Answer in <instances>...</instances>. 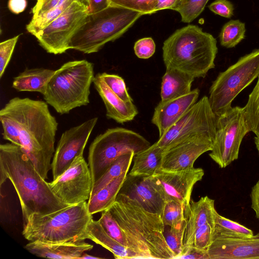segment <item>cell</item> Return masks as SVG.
I'll return each mask as SVG.
<instances>
[{
    "label": "cell",
    "mask_w": 259,
    "mask_h": 259,
    "mask_svg": "<svg viewBox=\"0 0 259 259\" xmlns=\"http://www.w3.org/2000/svg\"><path fill=\"white\" fill-rule=\"evenodd\" d=\"M3 139L20 147L46 180L51 169L58 123L47 102L15 97L0 110Z\"/></svg>",
    "instance_id": "1"
},
{
    "label": "cell",
    "mask_w": 259,
    "mask_h": 259,
    "mask_svg": "<svg viewBox=\"0 0 259 259\" xmlns=\"http://www.w3.org/2000/svg\"><path fill=\"white\" fill-rule=\"evenodd\" d=\"M0 184L9 179L17 193L24 222L33 214L46 215L70 206L52 191L22 148L12 143L0 145Z\"/></svg>",
    "instance_id": "2"
},
{
    "label": "cell",
    "mask_w": 259,
    "mask_h": 259,
    "mask_svg": "<svg viewBox=\"0 0 259 259\" xmlns=\"http://www.w3.org/2000/svg\"><path fill=\"white\" fill-rule=\"evenodd\" d=\"M218 53L217 40L195 25L177 29L163 42L162 58L166 68L185 72L195 78H204L214 68Z\"/></svg>",
    "instance_id": "3"
},
{
    "label": "cell",
    "mask_w": 259,
    "mask_h": 259,
    "mask_svg": "<svg viewBox=\"0 0 259 259\" xmlns=\"http://www.w3.org/2000/svg\"><path fill=\"white\" fill-rule=\"evenodd\" d=\"M125 236L127 247L143 258H174L164 235L160 215L115 201L108 208Z\"/></svg>",
    "instance_id": "4"
},
{
    "label": "cell",
    "mask_w": 259,
    "mask_h": 259,
    "mask_svg": "<svg viewBox=\"0 0 259 259\" xmlns=\"http://www.w3.org/2000/svg\"><path fill=\"white\" fill-rule=\"evenodd\" d=\"M142 15L112 5L99 12L88 14L71 37L69 48L84 54L97 52L107 42L120 37Z\"/></svg>",
    "instance_id": "5"
},
{
    "label": "cell",
    "mask_w": 259,
    "mask_h": 259,
    "mask_svg": "<svg viewBox=\"0 0 259 259\" xmlns=\"http://www.w3.org/2000/svg\"><path fill=\"white\" fill-rule=\"evenodd\" d=\"M93 219L86 201L46 215L33 214L24 222L22 235L29 241L60 243L84 241L82 236Z\"/></svg>",
    "instance_id": "6"
},
{
    "label": "cell",
    "mask_w": 259,
    "mask_h": 259,
    "mask_svg": "<svg viewBox=\"0 0 259 259\" xmlns=\"http://www.w3.org/2000/svg\"><path fill=\"white\" fill-rule=\"evenodd\" d=\"M94 77L92 63L86 60L67 62L55 70L44 98L57 113H68L90 103V87Z\"/></svg>",
    "instance_id": "7"
},
{
    "label": "cell",
    "mask_w": 259,
    "mask_h": 259,
    "mask_svg": "<svg viewBox=\"0 0 259 259\" xmlns=\"http://www.w3.org/2000/svg\"><path fill=\"white\" fill-rule=\"evenodd\" d=\"M150 146L147 139L133 131L119 127L107 129L95 138L89 148L88 164L93 183L121 155L129 152L136 154Z\"/></svg>",
    "instance_id": "8"
},
{
    "label": "cell",
    "mask_w": 259,
    "mask_h": 259,
    "mask_svg": "<svg viewBox=\"0 0 259 259\" xmlns=\"http://www.w3.org/2000/svg\"><path fill=\"white\" fill-rule=\"evenodd\" d=\"M259 75V48L221 72L209 89L211 108L217 116L230 109L233 101Z\"/></svg>",
    "instance_id": "9"
},
{
    "label": "cell",
    "mask_w": 259,
    "mask_h": 259,
    "mask_svg": "<svg viewBox=\"0 0 259 259\" xmlns=\"http://www.w3.org/2000/svg\"><path fill=\"white\" fill-rule=\"evenodd\" d=\"M217 116L206 96L202 97L156 142L163 150L178 144L196 140L212 142L216 131Z\"/></svg>",
    "instance_id": "10"
},
{
    "label": "cell",
    "mask_w": 259,
    "mask_h": 259,
    "mask_svg": "<svg viewBox=\"0 0 259 259\" xmlns=\"http://www.w3.org/2000/svg\"><path fill=\"white\" fill-rule=\"evenodd\" d=\"M244 107H231L217 116L216 131L210 157L225 168L238 158L243 138L249 132Z\"/></svg>",
    "instance_id": "11"
},
{
    "label": "cell",
    "mask_w": 259,
    "mask_h": 259,
    "mask_svg": "<svg viewBox=\"0 0 259 259\" xmlns=\"http://www.w3.org/2000/svg\"><path fill=\"white\" fill-rule=\"evenodd\" d=\"M88 14V3L76 1L61 15L35 35L48 53L61 54L69 50L70 39Z\"/></svg>",
    "instance_id": "12"
},
{
    "label": "cell",
    "mask_w": 259,
    "mask_h": 259,
    "mask_svg": "<svg viewBox=\"0 0 259 259\" xmlns=\"http://www.w3.org/2000/svg\"><path fill=\"white\" fill-rule=\"evenodd\" d=\"M116 201L161 216L166 198L154 176H132L127 174Z\"/></svg>",
    "instance_id": "13"
},
{
    "label": "cell",
    "mask_w": 259,
    "mask_h": 259,
    "mask_svg": "<svg viewBox=\"0 0 259 259\" xmlns=\"http://www.w3.org/2000/svg\"><path fill=\"white\" fill-rule=\"evenodd\" d=\"M93 184L91 169L83 155L77 157L66 170L49 183L54 193L68 205L89 200Z\"/></svg>",
    "instance_id": "14"
},
{
    "label": "cell",
    "mask_w": 259,
    "mask_h": 259,
    "mask_svg": "<svg viewBox=\"0 0 259 259\" xmlns=\"http://www.w3.org/2000/svg\"><path fill=\"white\" fill-rule=\"evenodd\" d=\"M97 121L98 117L91 118L63 133L51 163L53 180L66 170L77 157L83 155L84 148Z\"/></svg>",
    "instance_id": "15"
},
{
    "label": "cell",
    "mask_w": 259,
    "mask_h": 259,
    "mask_svg": "<svg viewBox=\"0 0 259 259\" xmlns=\"http://www.w3.org/2000/svg\"><path fill=\"white\" fill-rule=\"evenodd\" d=\"M204 175L202 168L193 167L172 171L159 169L153 176L161 186L166 201L174 200L185 206L191 200L194 186Z\"/></svg>",
    "instance_id": "16"
},
{
    "label": "cell",
    "mask_w": 259,
    "mask_h": 259,
    "mask_svg": "<svg viewBox=\"0 0 259 259\" xmlns=\"http://www.w3.org/2000/svg\"><path fill=\"white\" fill-rule=\"evenodd\" d=\"M212 147L210 140L189 141L172 146L163 150L159 169L172 171L193 167L196 159Z\"/></svg>",
    "instance_id": "17"
},
{
    "label": "cell",
    "mask_w": 259,
    "mask_h": 259,
    "mask_svg": "<svg viewBox=\"0 0 259 259\" xmlns=\"http://www.w3.org/2000/svg\"><path fill=\"white\" fill-rule=\"evenodd\" d=\"M207 251L209 259H259V233L248 237L213 240Z\"/></svg>",
    "instance_id": "18"
},
{
    "label": "cell",
    "mask_w": 259,
    "mask_h": 259,
    "mask_svg": "<svg viewBox=\"0 0 259 259\" xmlns=\"http://www.w3.org/2000/svg\"><path fill=\"white\" fill-rule=\"evenodd\" d=\"M200 94L198 88L188 94L173 99L160 101L154 109L151 122L161 137L197 101Z\"/></svg>",
    "instance_id": "19"
},
{
    "label": "cell",
    "mask_w": 259,
    "mask_h": 259,
    "mask_svg": "<svg viewBox=\"0 0 259 259\" xmlns=\"http://www.w3.org/2000/svg\"><path fill=\"white\" fill-rule=\"evenodd\" d=\"M216 211L214 200L207 196L202 197L197 201L191 200L189 203L185 206L186 226L183 239L184 247L192 246L194 234L201 226L208 223L213 227Z\"/></svg>",
    "instance_id": "20"
},
{
    "label": "cell",
    "mask_w": 259,
    "mask_h": 259,
    "mask_svg": "<svg viewBox=\"0 0 259 259\" xmlns=\"http://www.w3.org/2000/svg\"><path fill=\"white\" fill-rule=\"evenodd\" d=\"M93 83L105 105L107 118L123 124L133 120L138 114L133 102H125L121 99L109 88L101 76L97 74Z\"/></svg>",
    "instance_id": "21"
},
{
    "label": "cell",
    "mask_w": 259,
    "mask_h": 259,
    "mask_svg": "<svg viewBox=\"0 0 259 259\" xmlns=\"http://www.w3.org/2000/svg\"><path fill=\"white\" fill-rule=\"evenodd\" d=\"M24 247L37 256L56 259H79L85 251L93 248L84 241L60 243L30 241Z\"/></svg>",
    "instance_id": "22"
},
{
    "label": "cell",
    "mask_w": 259,
    "mask_h": 259,
    "mask_svg": "<svg viewBox=\"0 0 259 259\" xmlns=\"http://www.w3.org/2000/svg\"><path fill=\"white\" fill-rule=\"evenodd\" d=\"M90 239L108 249L116 259L143 258L134 250L111 237L105 231L99 221L91 220L82 236V240Z\"/></svg>",
    "instance_id": "23"
},
{
    "label": "cell",
    "mask_w": 259,
    "mask_h": 259,
    "mask_svg": "<svg viewBox=\"0 0 259 259\" xmlns=\"http://www.w3.org/2000/svg\"><path fill=\"white\" fill-rule=\"evenodd\" d=\"M195 78L176 69L167 68L162 77L160 97L166 101L185 96L191 90Z\"/></svg>",
    "instance_id": "24"
},
{
    "label": "cell",
    "mask_w": 259,
    "mask_h": 259,
    "mask_svg": "<svg viewBox=\"0 0 259 259\" xmlns=\"http://www.w3.org/2000/svg\"><path fill=\"white\" fill-rule=\"evenodd\" d=\"M55 72L44 68L26 69L14 78L12 87L19 92H38L43 95Z\"/></svg>",
    "instance_id": "25"
},
{
    "label": "cell",
    "mask_w": 259,
    "mask_h": 259,
    "mask_svg": "<svg viewBox=\"0 0 259 259\" xmlns=\"http://www.w3.org/2000/svg\"><path fill=\"white\" fill-rule=\"evenodd\" d=\"M163 150L155 142L133 157L134 164L128 173L132 176H153L160 168Z\"/></svg>",
    "instance_id": "26"
},
{
    "label": "cell",
    "mask_w": 259,
    "mask_h": 259,
    "mask_svg": "<svg viewBox=\"0 0 259 259\" xmlns=\"http://www.w3.org/2000/svg\"><path fill=\"white\" fill-rule=\"evenodd\" d=\"M127 174V172L123 173L89 198L88 209L91 214L102 212L111 206L116 201Z\"/></svg>",
    "instance_id": "27"
},
{
    "label": "cell",
    "mask_w": 259,
    "mask_h": 259,
    "mask_svg": "<svg viewBox=\"0 0 259 259\" xmlns=\"http://www.w3.org/2000/svg\"><path fill=\"white\" fill-rule=\"evenodd\" d=\"M253 235L251 230L221 215L215 211L211 241L217 239L248 237Z\"/></svg>",
    "instance_id": "28"
},
{
    "label": "cell",
    "mask_w": 259,
    "mask_h": 259,
    "mask_svg": "<svg viewBox=\"0 0 259 259\" xmlns=\"http://www.w3.org/2000/svg\"><path fill=\"white\" fill-rule=\"evenodd\" d=\"M135 154L133 152H129L114 161L104 173L93 183L90 197L123 173L127 172Z\"/></svg>",
    "instance_id": "29"
},
{
    "label": "cell",
    "mask_w": 259,
    "mask_h": 259,
    "mask_svg": "<svg viewBox=\"0 0 259 259\" xmlns=\"http://www.w3.org/2000/svg\"><path fill=\"white\" fill-rule=\"evenodd\" d=\"M76 1H84L88 3V0H61L59 4L54 8L36 17H32L30 22L26 25L27 31L35 36L39 31L61 15L74 2Z\"/></svg>",
    "instance_id": "30"
},
{
    "label": "cell",
    "mask_w": 259,
    "mask_h": 259,
    "mask_svg": "<svg viewBox=\"0 0 259 259\" xmlns=\"http://www.w3.org/2000/svg\"><path fill=\"white\" fill-rule=\"evenodd\" d=\"M245 24L239 20H232L223 27L220 34L221 45L232 48L238 45L245 37Z\"/></svg>",
    "instance_id": "31"
},
{
    "label": "cell",
    "mask_w": 259,
    "mask_h": 259,
    "mask_svg": "<svg viewBox=\"0 0 259 259\" xmlns=\"http://www.w3.org/2000/svg\"><path fill=\"white\" fill-rule=\"evenodd\" d=\"M244 108L250 132H252L256 137H259V75L256 85L249 94Z\"/></svg>",
    "instance_id": "32"
},
{
    "label": "cell",
    "mask_w": 259,
    "mask_h": 259,
    "mask_svg": "<svg viewBox=\"0 0 259 259\" xmlns=\"http://www.w3.org/2000/svg\"><path fill=\"white\" fill-rule=\"evenodd\" d=\"M209 0H179L174 10L181 15L184 23L194 20L203 11Z\"/></svg>",
    "instance_id": "33"
},
{
    "label": "cell",
    "mask_w": 259,
    "mask_h": 259,
    "mask_svg": "<svg viewBox=\"0 0 259 259\" xmlns=\"http://www.w3.org/2000/svg\"><path fill=\"white\" fill-rule=\"evenodd\" d=\"M184 205L174 200H167L161 215L165 226L178 227L185 222Z\"/></svg>",
    "instance_id": "34"
},
{
    "label": "cell",
    "mask_w": 259,
    "mask_h": 259,
    "mask_svg": "<svg viewBox=\"0 0 259 259\" xmlns=\"http://www.w3.org/2000/svg\"><path fill=\"white\" fill-rule=\"evenodd\" d=\"M98 221L108 235L127 247L124 232L108 209L102 212Z\"/></svg>",
    "instance_id": "35"
},
{
    "label": "cell",
    "mask_w": 259,
    "mask_h": 259,
    "mask_svg": "<svg viewBox=\"0 0 259 259\" xmlns=\"http://www.w3.org/2000/svg\"><path fill=\"white\" fill-rule=\"evenodd\" d=\"M186 226V221L180 226H165L164 235L166 242L176 258L181 253L183 249V239Z\"/></svg>",
    "instance_id": "36"
},
{
    "label": "cell",
    "mask_w": 259,
    "mask_h": 259,
    "mask_svg": "<svg viewBox=\"0 0 259 259\" xmlns=\"http://www.w3.org/2000/svg\"><path fill=\"white\" fill-rule=\"evenodd\" d=\"M110 5L128 9L143 15L154 13L156 0H109Z\"/></svg>",
    "instance_id": "37"
},
{
    "label": "cell",
    "mask_w": 259,
    "mask_h": 259,
    "mask_svg": "<svg viewBox=\"0 0 259 259\" xmlns=\"http://www.w3.org/2000/svg\"><path fill=\"white\" fill-rule=\"evenodd\" d=\"M100 74L109 88L121 99L125 102H133L128 94L125 81L121 76L106 72L100 73Z\"/></svg>",
    "instance_id": "38"
},
{
    "label": "cell",
    "mask_w": 259,
    "mask_h": 259,
    "mask_svg": "<svg viewBox=\"0 0 259 259\" xmlns=\"http://www.w3.org/2000/svg\"><path fill=\"white\" fill-rule=\"evenodd\" d=\"M212 228L208 223L199 227L194 234L191 246L207 251L211 242Z\"/></svg>",
    "instance_id": "39"
},
{
    "label": "cell",
    "mask_w": 259,
    "mask_h": 259,
    "mask_svg": "<svg viewBox=\"0 0 259 259\" xmlns=\"http://www.w3.org/2000/svg\"><path fill=\"white\" fill-rule=\"evenodd\" d=\"M19 35L2 41L0 44V77L1 78L12 57Z\"/></svg>",
    "instance_id": "40"
},
{
    "label": "cell",
    "mask_w": 259,
    "mask_h": 259,
    "mask_svg": "<svg viewBox=\"0 0 259 259\" xmlns=\"http://www.w3.org/2000/svg\"><path fill=\"white\" fill-rule=\"evenodd\" d=\"M156 49L155 42L151 37H144L138 40L134 45L135 55L140 59H147L151 57Z\"/></svg>",
    "instance_id": "41"
},
{
    "label": "cell",
    "mask_w": 259,
    "mask_h": 259,
    "mask_svg": "<svg viewBox=\"0 0 259 259\" xmlns=\"http://www.w3.org/2000/svg\"><path fill=\"white\" fill-rule=\"evenodd\" d=\"M209 9L215 14L230 18L234 14V6L228 0H215L208 6Z\"/></svg>",
    "instance_id": "42"
},
{
    "label": "cell",
    "mask_w": 259,
    "mask_h": 259,
    "mask_svg": "<svg viewBox=\"0 0 259 259\" xmlns=\"http://www.w3.org/2000/svg\"><path fill=\"white\" fill-rule=\"evenodd\" d=\"M181 259H209L207 251L193 246L184 247L181 253L176 258Z\"/></svg>",
    "instance_id": "43"
},
{
    "label": "cell",
    "mask_w": 259,
    "mask_h": 259,
    "mask_svg": "<svg viewBox=\"0 0 259 259\" xmlns=\"http://www.w3.org/2000/svg\"><path fill=\"white\" fill-rule=\"evenodd\" d=\"M61 0H37L35 5L32 9L33 17L49 11L57 6Z\"/></svg>",
    "instance_id": "44"
},
{
    "label": "cell",
    "mask_w": 259,
    "mask_h": 259,
    "mask_svg": "<svg viewBox=\"0 0 259 259\" xmlns=\"http://www.w3.org/2000/svg\"><path fill=\"white\" fill-rule=\"evenodd\" d=\"M250 196L251 207L259 220V180L252 188Z\"/></svg>",
    "instance_id": "45"
},
{
    "label": "cell",
    "mask_w": 259,
    "mask_h": 259,
    "mask_svg": "<svg viewBox=\"0 0 259 259\" xmlns=\"http://www.w3.org/2000/svg\"><path fill=\"white\" fill-rule=\"evenodd\" d=\"M109 5V0H88V14L102 11Z\"/></svg>",
    "instance_id": "46"
},
{
    "label": "cell",
    "mask_w": 259,
    "mask_h": 259,
    "mask_svg": "<svg viewBox=\"0 0 259 259\" xmlns=\"http://www.w3.org/2000/svg\"><path fill=\"white\" fill-rule=\"evenodd\" d=\"M27 4L26 0H9L8 7L11 12L18 14L25 10Z\"/></svg>",
    "instance_id": "47"
},
{
    "label": "cell",
    "mask_w": 259,
    "mask_h": 259,
    "mask_svg": "<svg viewBox=\"0 0 259 259\" xmlns=\"http://www.w3.org/2000/svg\"><path fill=\"white\" fill-rule=\"evenodd\" d=\"M179 0H156L154 13L164 9L174 10Z\"/></svg>",
    "instance_id": "48"
},
{
    "label": "cell",
    "mask_w": 259,
    "mask_h": 259,
    "mask_svg": "<svg viewBox=\"0 0 259 259\" xmlns=\"http://www.w3.org/2000/svg\"><path fill=\"white\" fill-rule=\"evenodd\" d=\"M100 259L102 258V257L95 256L91 255L88 254L87 253H83L81 256L79 257V259Z\"/></svg>",
    "instance_id": "49"
},
{
    "label": "cell",
    "mask_w": 259,
    "mask_h": 259,
    "mask_svg": "<svg viewBox=\"0 0 259 259\" xmlns=\"http://www.w3.org/2000/svg\"><path fill=\"white\" fill-rule=\"evenodd\" d=\"M254 143L259 154V137L254 138Z\"/></svg>",
    "instance_id": "50"
}]
</instances>
